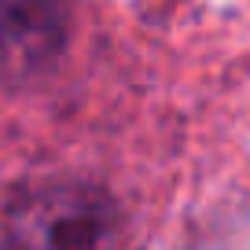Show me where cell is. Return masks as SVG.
Wrapping results in <instances>:
<instances>
[{
  "label": "cell",
  "mask_w": 250,
  "mask_h": 250,
  "mask_svg": "<svg viewBox=\"0 0 250 250\" xmlns=\"http://www.w3.org/2000/svg\"><path fill=\"white\" fill-rule=\"evenodd\" d=\"M122 213L103 191L74 180H37L0 206V250H118Z\"/></svg>",
  "instance_id": "obj_1"
},
{
  "label": "cell",
  "mask_w": 250,
  "mask_h": 250,
  "mask_svg": "<svg viewBox=\"0 0 250 250\" xmlns=\"http://www.w3.org/2000/svg\"><path fill=\"white\" fill-rule=\"evenodd\" d=\"M62 41V0H0V81H22L48 70Z\"/></svg>",
  "instance_id": "obj_2"
}]
</instances>
